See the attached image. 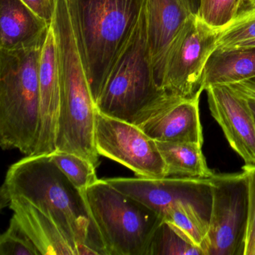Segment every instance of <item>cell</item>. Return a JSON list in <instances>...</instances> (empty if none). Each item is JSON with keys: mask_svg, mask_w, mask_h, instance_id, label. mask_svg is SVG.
<instances>
[{"mask_svg": "<svg viewBox=\"0 0 255 255\" xmlns=\"http://www.w3.org/2000/svg\"><path fill=\"white\" fill-rule=\"evenodd\" d=\"M50 156L58 168L80 192H83L98 180L96 167L84 158L60 150H55Z\"/></svg>", "mask_w": 255, "mask_h": 255, "instance_id": "cell-21", "label": "cell"}, {"mask_svg": "<svg viewBox=\"0 0 255 255\" xmlns=\"http://www.w3.org/2000/svg\"><path fill=\"white\" fill-rule=\"evenodd\" d=\"M201 95L186 98L164 92L144 107L132 123L156 141H182L202 145Z\"/></svg>", "mask_w": 255, "mask_h": 255, "instance_id": "cell-10", "label": "cell"}, {"mask_svg": "<svg viewBox=\"0 0 255 255\" xmlns=\"http://www.w3.org/2000/svg\"><path fill=\"white\" fill-rule=\"evenodd\" d=\"M255 77V47L216 50L204 71L202 87Z\"/></svg>", "mask_w": 255, "mask_h": 255, "instance_id": "cell-17", "label": "cell"}, {"mask_svg": "<svg viewBox=\"0 0 255 255\" xmlns=\"http://www.w3.org/2000/svg\"><path fill=\"white\" fill-rule=\"evenodd\" d=\"M180 1L192 14H198L200 5H201V0H180Z\"/></svg>", "mask_w": 255, "mask_h": 255, "instance_id": "cell-28", "label": "cell"}, {"mask_svg": "<svg viewBox=\"0 0 255 255\" xmlns=\"http://www.w3.org/2000/svg\"><path fill=\"white\" fill-rule=\"evenodd\" d=\"M165 91L158 86L147 43L145 10L96 102L98 112L132 123Z\"/></svg>", "mask_w": 255, "mask_h": 255, "instance_id": "cell-6", "label": "cell"}, {"mask_svg": "<svg viewBox=\"0 0 255 255\" xmlns=\"http://www.w3.org/2000/svg\"><path fill=\"white\" fill-rule=\"evenodd\" d=\"M37 15L51 24L56 9V0H21Z\"/></svg>", "mask_w": 255, "mask_h": 255, "instance_id": "cell-27", "label": "cell"}, {"mask_svg": "<svg viewBox=\"0 0 255 255\" xmlns=\"http://www.w3.org/2000/svg\"><path fill=\"white\" fill-rule=\"evenodd\" d=\"M92 224L107 255H147L155 231L163 219L107 180L81 192Z\"/></svg>", "mask_w": 255, "mask_h": 255, "instance_id": "cell-5", "label": "cell"}, {"mask_svg": "<svg viewBox=\"0 0 255 255\" xmlns=\"http://www.w3.org/2000/svg\"><path fill=\"white\" fill-rule=\"evenodd\" d=\"M42 45L0 50V144L35 153L40 124L38 66Z\"/></svg>", "mask_w": 255, "mask_h": 255, "instance_id": "cell-4", "label": "cell"}, {"mask_svg": "<svg viewBox=\"0 0 255 255\" xmlns=\"http://www.w3.org/2000/svg\"><path fill=\"white\" fill-rule=\"evenodd\" d=\"M95 144L99 156L122 164L136 177H166L165 162L156 141L135 124L98 111Z\"/></svg>", "mask_w": 255, "mask_h": 255, "instance_id": "cell-9", "label": "cell"}, {"mask_svg": "<svg viewBox=\"0 0 255 255\" xmlns=\"http://www.w3.org/2000/svg\"><path fill=\"white\" fill-rule=\"evenodd\" d=\"M156 144L165 162L166 177L200 179L214 175L203 154L202 145L182 141H156Z\"/></svg>", "mask_w": 255, "mask_h": 255, "instance_id": "cell-18", "label": "cell"}, {"mask_svg": "<svg viewBox=\"0 0 255 255\" xmlns=\"http://www.w3.org/2000/svg\"><path fill=\"white\" fill-rule=\"evenodd\" d=\"M191 14H193L180 0L146 2L147 43L155 79L159 88L167 53Z\"/></svg>", "mask_w": 255, "mask_h": 255, "instance_id": "cell-14", "label": "cell"}, {"mask_svg": "<svg viewBox=\"0 0 255 255\" xmlns=\"http://www.w3.org/2000/svg\"><path fill=\"white\" fill-rule=\"evenodd\" d=\"M210 216V212L195 204L180 202L167 210L162 219L174 225L207 255Z\"/></svg>", "mask_w": 255, "mask_h": 255, "instance_id": "cell-19", "label": "cell"}, {"mask_svg": "<svg viewBox=\"0 0 255 255\" xmlns=\"http://www.w3.org/2000/svg\"><path fill=\"white\" fill-rule=\"evenodd\" d=\"M248 186V223L244 255H255V167L243 168Z\"/></svg>", "mask_w": 255, "mask_h": 255, "instance_id": "cell-25", "label": "cell"}, {"mask_svg": "<svg viewBox=\"0 0 255 255\" xmlns=\"http://www.w3.org/2000/svg\"><path fill=\"white\" fill-rule=\"evenodd\" d=\"M243 8V0H201L198 15L210 26L222 28Z\"/></svg>", "mask_w": 255, "mask_h": 255, "instance_id": "cell-23", "label": "cell"}, {"mask_svg": "<svg viewBox=\"0 0 255 255\" xmlns=\"http://www.w3.org/2000/svg\"><path fill=\"white\" fill-rule=\"evenodd\" d=\"M8 207L13 217L34 243L40 255H80V246L57 222L21 197L8 198L1 207Z\"/></svg>", "mask_w": 255, "mask_h": 255, "instance_id": "cell-15", "label": "cell"}, {"mask_svg": "<svg viewBox=\"0 0 255 255\" xmlns=\"http://www.w3.org/2000/svg\"><path fill=\"white\" fill-rule=\"evenodd\" d=\"M220 28L191 14L167 53L160 88L183 98L201 95L204 71L217 49Z\"/></svg>", "mask_w": 255, "mask_h": 255, "instance_id": "cell-7", "label": "cell"}, {"mask_svg": "<svg viewBox=\"0 0 255 255\" xmlns=\"http://www.w3.org/2000/svg\"><path fill=\"white\" fill-rule=\"evenodd\" d=\"M227 85L246 100L255 122V77Z\"/></svg>", "mask_w": 255, "mask_h": 255, "instance_id": "cell-26", "label": "cell"}, {"mask_svg": "<svg viewBox=\"0 0 255 255\" xmlns=\"http://www.w3.org/2000/svg\"><path fill=\"white\" fill-rule=\"evenodd\" d=\"M147 0H66L95 104L130 41Z\"/></svg>", "mask_w": 255, "mask_h": 255, "instance_id": "cell-2", "label": "cell"}, {"mask_svg": "<svg viewBox=\"0 0 255 255\" xmlns=\"http://www.w3.org/2000/svg\"><path fill=\"white\" fill-rule=\"evenodd\" d=\"M255 47V39L249 40V41H243L240 44H237L235 47L231 49H244V48H252ZM228 50V49H227Z\"/></svg>", "mask_w": 255, "mask_h": 255, "instance_id": "cell-29", "label": "cell"}, {"mask_svg": "<svg viewBox=\"0 0 255 255\" xmlns=\"http://www.w3.org/2000/svg\"><path fill=\"white\" fill-rule=\"evenodd\" d=\"M50 25L21 0H0V50L42 45Z\"/></svg>", "mask_w": 255, "mask_h": 255, "instance_id": "cell-16", "label": "cell"}, {"mask_svg": "<svg viewBox=\"0 0 255 255\" xmlns=\"http://www.w3.org/2000/svg\"><path fill=\"white\" fill-rule=\"evenodd\" d=\"M204 255L177 228L162 221L153 234L147 255Z\"/></svg>", "mask_w": 255, "mask_h": 255, "instance_id": "cell-20", "label": "cell"}, {"mask_svg": "<svg viewBox=\"0 0 255 255\" xmlns=\"http://www.w3.org/2000/svg\"><path fill=\"white\" fill-rule=\"evenodd\" d=\"M212 205L207 255H244L248 186L244 173L211 177Z\"/></svg>", "mask_w": 255, "mask_h": 255, "instance_id": "cell-8", "label": "cell"}, {"mask_svg": "<svg viewBox=\"0 0 255 255\" xmlns=\"http://www.w3.org/2000/svg\"><path fill=\"white\" fill-rule=\"evenodd\" d=\"M52 26L59 50L61 101L56 150L74 153L99 165L95 144L98 113L73 32L66 0H56Z\"/></svg>", "mask_w": 255, "mask_h": 255, "instance_id": "cell-3", "label": "cell"}, {"mask_svg": "<svg viewBox=\"0 0 255 255\" xmlns=\"http://www.w3.org/2000/svg\"><path fill=\"white\" fill-rule=\"evenodd\" d=\"M38 82L40 93L39 131L33 155L51 154L56 150L61 101L59 50L52 23L40 55Z\"/></svg>", "mask_w": 255, "mask_h": 255, "instance_id": "cell-13", "label": "cell"}, {"mask_svg": "<svg viewBox=\"0 0 255 255\" xmlns=\"http://www.w3.org/2000/svg\"><path fill=\"white\" fill-rule=\"evenodd\" d=\"M1 206L21 197L50 215L80 246V255H106L83 193L58 168L50 154L26 156L8 168L0 192Z\"/></svg>", "mask_w": 255, "mask_h": 255, "instance_id": "cell-1", "label": "cell"}, {"mask_svg": "<svg viewBox=\"0 0 255 255\" xmlns=\"http://www.w3.org/2000/svg\"><path fill=\"white\" fill-rule=\"evenodd\" d=\"M1 255H40L36 246L14 217L8 229L0 237Z\"/></svg>", "mask_w": 255, "mask_h": 255, "instance_id": "cell-24", "label": "cell"}, {"mask_svg": "<svg viewBox=\"0 0 255 255\" xmlns=\"http://www.w3.org/2000/svg\"><path fill=\"white\" fill-rule=\"evenodd\" d=\"M255 39V7L242 10L232 21L219 31L216 50H227Z\"/></svg>", "mask_w": 255, "mask_h": 255, "instance_id": "cell-22", "label": "cell"}, {"mask_svg": "<svg viewBox=\"0 0 255 255\" xmlns=\"http://www.w3.org/2000/svg\"><path fill=\"white\" fill-rule=\"evenodd\" d=\"M252 7H255V0H243V8L242 10Z\"/></svg>", "mask_w": 255, "mask_h": 255, "instance_id": "cell-30", "label": "cell"}, {"mask_svg": "<svg viewBox=\"0 0 255 255\" xmlns=\"http://www.w3.org/2000/svg\"><path fill=\"white\" fill-rule=\"evenodd\" d=\"M211 116L231 148L243 159V168L255 167V122L246 100L227 84L205 89Z\"/></svg>", "mask_w": 255, "mask_h": 255, "instance_id": "cell-12", "label": "cell"}, {"mask_svg": "<svg viewBox=\"0 0 255 255\" xmlns=\"http://www.w3.org/2000/svg\"><path fill=\"white\" fill-rule=\"evenodd\" d=\"M106 180L118 190L142 203L162 218L167 210L180 202L190 203L206 211H211V177H114Z\"/></svg>", "mask_w": 255, "mask_h": 255, "instance_id": "cell-11", "label": "cell"}]
</instances>
